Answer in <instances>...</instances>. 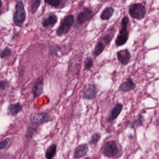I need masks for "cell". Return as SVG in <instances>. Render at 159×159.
<instances>
[{
  "instance_id": "obj_1",
  "label": "cell",
  "mask_w": 159,
  "mask_h": 159,
  "mask_svg": "<svg viewBox=\"0 0 159 159\" xmlns=\"http://www.w3.org/2000/svg\"><path fill=\"white\" fill-rule=\"evenodd\" d=\"M128 22L129 19L127 17H124L123 18L121 23V27L115 40V45L117 47L122 46L128 41L129 34L127 31V26Z\"/></svg>"
},
{
  "instance_id": "obj_2",
  "label": "cell",
  "mask_w": 159,
  "mask_h": 159,
  "mask_svg": "<svg viewBox=\"0 0 159 159\" xmlns=\"http://www.w3.org/2000/svg\"><path fill=\"white\" fill-rule=\"evenodd\" d=\"M26 12L23 2L21 1L17 2L15 12L13 16V21L16 25L21 27L26 19Z\"/></svg>"
},
{
  "instance_id": "obj_3",
  "label": "cell",
  "mask_w": 159,
  "mask_h": 159,
  "mask_svg": "<svg viewBox=\"0 0 159 159\" xmlns=\"http://www.w3.org/2000/svg\"><path fill=\"white\" fill-rule=\"evenodd\" d=\"M74 22V18L73 15H69L65 17L56 30V35L61 36L67 34L70 31Z\"/></svg>"
},
{
  "instance_id": "obj_4",
  "label": "cell",
  "mask_w": 159,
  "mask_h": 159,
  "mask_svg": "<svg viewBox=\"0 0 159 159\" xmlns=\"http://www.w3.org/2000/svg\"><path fill=\"white\" fill-rule=\"evenodd\" d=\"M129 13L134 19L142 20L145 17L146 9L145 6L142 4H135L130 6Z\"/></svg>"
},
{
  "instance_id": "obj_5",
  "label": "cell",
  "mask_w": 159,
  "mask_h": 159,
  "mask_svg": "<svg viewBox=\"0 0 159 159\" xmlns=\"http://www.w3.org/2000/svg\"><path fill=\"white\" fill-rule=\"evenodd\" d=\"M51 119H52L51 115L47 113L34 112L31 113L30 116V121L32 124L34 125L46 123L47 122L51 121Z\"/></svg>"
},
{
  "instance_id": "obj_6",
  "label": "cell",
  "mask_w": 159,
  "mask_h": 159,
  "mask_svg": "<svg viewBox=\"0 0 159 159\" xmlns=\"http://www.w3.org/2000/svg\"><path fill=\"white\" fill-rule=\"evenodd\" d=\"M98 93L97 86L95 83H89L85 86L82 91V98L93 100L96 97Z\"/></svg>"
},
{
  "instance_id": "obj_7",
  "label": "cell",
  "mask_w": 159,
  "mask_h": 159,
  "mask_svg": "<svg viewBox=\"0 0 159 159\" xmlns=\"http://www.w3.org/2000/svg\"><path fill=\"white\" fill-rule=\"evenodd\" d=\"M44 81L42 76L38 77L35 80L32 86V94L35 99L39 97L43 93L44 90Z\"/></svg>"
},
{
  "instance_id": "obj_8",
  "label": "cell",
  "mask_w": 159,
  "mask_h": 159,
  "mask_svg": "<svg viewBox=\"0 0 159 159\" xmlns=\"http://www.w3.org/2000/svg\"><path fill=\"white\" fill-rule=\"evenodd\" d=\"M118 153V147L115 141L112 140L106 144L103 150V154L106 156L114 157L117 155Z\"/></svg>"
},
{
  "instance_id": "obj_9",
  "label": "cell",
  "mask_w": 159,
  "mask_h": 159,
  "mask_svg": "<svg viewBox=\"0 0 159 159\" xmlns=\"http://www.w3.org/2000/svg\"><path fill=\"white\" fill-rule=\"evenodd\" d=\"M117 57L119 62L122 65H127L131 59L132 55L129 50L125 48L117 52Z\"/></svg>"
},
{
  "instance_id": "obj_10",
  "label": "cell",
  "mask_w": 159,
  "mask_h": 159,
  "mask_svg": "<svg viewBox=\"0 0 159 159\" xmlns=\"http://www.w3.org/2000/svg\"><path fill=\"white\" fill-rule=\"evenodd\" d=\"M123 105L121 103H117L111 109L107 118V121L111 122L118 117L122 111Z\"/></svg>"
},
{
  "instance_id": "obj_11",
  "label": "cell",
  "mask_w": 159,
  "mask_h": 159,
  "mask_svg": "<svg viewBox=\"0 0 159 159\" xmlns=\"http://www.w3.org/2000/svg\"><path fill=\"white\" fill-rule=\"evenodd\" d=\"M93 10L90 8H85L84 11L80 12L77 17V23L79 25H82L88 21L93 16Z\"/></svg>"
},
{
  "instance_id": "obj_12",
  "label": "cell",
  "mask_w": 159,
  "mask_h": 159,
  "mask_svg": "<svg viewBox=\"0 0 159 159\" xmlns=\"http://www.w3.org/2000/svg\"><path fill=\"white\" fill-rule=\"evenodd\" d=\"M136 84L132 78L129 77L121 83L119 87V91L121 92L127 93L134 90L136 88Z\"/></svg>"
},
{
  "instance_id": "obj_13",
  "label": "cell",
  "mask_w": 159,
  "mask_h": 159,
  "mask_svg": "<svg viewBox=\"0 0 159 159\" xmlns=\"http://www.w3.org/2000/svg\"><path fill=\"white\" fill-rule=\"evenodd\" d=\"M23 110V106L20 102L10 103L8 108V114L9 115L15 117Z\"/></svg>"
},
{
  "instance_id": "obj_14",
  "label": "cell",
  "mask_w": 159,
  "mask_h": 159,
  "mask_svg": "<svg viewBox=\"0 0 159 159\" xmlns=\"http://www.w3.org/2000/svg\"><path fill=\"white\" fill-rule=\"evenodd\" d=\"M58 22L57 16L54 14L51 13L49 14L46 18H44L42 22V25L43 27L47 28L50 26L54 25Z\"/></svg>"
},
{
  "instance_id": "obj_15",
  "label": "cell",
  "mask_w": 159,
  "mask_h": 159,
  "mask_svg": "<svg viewBox=\"0 0 159 159\" xmlns=\"http://www.w3.org/2000/svg\"><path fill=\"white\" fill-rule=\"evenodd\" d=\"M88 150V147L87 144H84L77 146L74 152V157L80 158L86 155Z\"/></svg>"
},
{
  "instance_id": "obj_16",
  "label": "cell",
  "mask_w": 159,
  "mask_h": 159,
  "mask_svg": "<svg viewBox=\"0 0 159 159\" xmlns=\"http://www.w3.org/2000/svg\"><path fill=\"white\" fill-rule=\"evenodd\" d=\"M106 46L102 41H98L97 42L93 52V56H94L95 58H96L97 57L102 53Z\"/></svg>"
},
{
  "instance_id": "obj_17",
  "label": "cell",
  "mask_w": 159,
  "mask_h": 159,
  "mask_svg": "<svg viewBox=\"0 0 159 159\" xmlns=\"http://www.w3.org/2000/svg\"><path fill=\"white\" fill-rule=\"evenodd\" d=\"M113 12L114 9L113 8L111 7L106 8L101 14V19L102 20H109L113 16Z\"/></svg>"
},
{
  "instance_id": "obj_18",
  "label": "cell",
  "mask_w": 159,
  "mask_h": 159,
  "mask_svg": "<svg viewBox=\"0 0 159 159\" xmlns=\"http://www.w3.org/2000/svg\"><path fill=\"white\" fill-rule=\"evenodd\" d=\"M56 151V145L53 144L48 147L46 151V158L47 159H52L54 157Z\"/></svg>"
},
{
  "instance_id": "obj_19",
  "label": "cell",
  "mask_w": 159,
  "mask_h": 159,
  "mask_svg": "<svg viewBox=\"0 0 159 159\" xmlns=\"http://www.w3.org/2000/svg\"><path fill=\"white\" fill-rule=\"evenodd\" d=\"M144 120H145L144 117L142 114H138L132 122H131L130 124L131 127L134 128L135 126H139L142 125L143 123Z\"/></svg>"
},
{
  "instance_id": "obj_20",
  "label": "cell",
  "mask_w": 159,
  "mask_h": 159,
  "mask_svg": "<svg viewBox=\"0 0 159 159\" xmlns=\"http://www.w3.org/2000/svg\"><path fill=\"white\" fill-rule=\"evenodd\" d=\"M93 60L90 56H87L84 61V70L89 71L93 65Z\"/></svg>"
},
{
  "instance_id": "obj_21",
  "label": "cell",
  "mask_w": 159,
  "mask_h": 159,
  "mask_svg": "<svg viewBox=\"0 0 159 159\" xmlns=\"http://www.w3.org/2000/svg\"><path fill=\"white\" fill-rule=\"evenodd\" d=\"M41 0H31L30 1V6L32 13L34 14L36 13L39 7L41 4Z\"/></svg>"
},
{
  "instance_id": "obj_22",
  "label": "cell",
  "mask_w": 159,
  "mask_h": 159,
  "mask_svg": "<svg viewBox=\"0 0 159 159\" xmlns=\"http://www.w3.org/2000/svg\"><path fill=\"white\" fill-rule=\"evenodd\" d=\"M12 55V50L11 48L6 47L2 50L1 53V58L2 59L10 57Z\"/></svg>"
},
{
  "instance_id": "obj_23",
  "label": "cell",
  "mask_w": 159,
  "mask_h": 159,
  "mask_svg": "<svg viewBox=\"0 0 159 159\" xmlns=\"http://www.w3.org/2000/svg\"><path fill=\"white\" fill-rule=\"evenodd\" d=\"M38 130V127H34L33 126H31L28 127L27 129V131L26 134V136L28 138H31L33 136L34 134L36 133Z\"/></svg>"
},
{
  "instance_id": "obj_24",
  "label": "cell",
  "mask_w": 159,
  "mask_h": 159,
  "mask_svg": "<svg viewBox=\"0 0 159 159\" xmlns=\"http://www.w3.org/2000/svg\"><path fill=\"white\" fill-rule=\"evenodd\" d=\"M61 0H44V1L51 7H56L60 4Z\"/></svg>"
},
{
  "instance_id": "obj_25",
  "label": "cell",
  "mask_w": 159,
  "mask_h": 159,
  "mask_svg": "<svg viewBox=\"0 0 159 159\" xmlns=\"http://www.w3.org/2000/svg\"><path fill=\"white\" fill-rule=\"evenodd\" d=\"M9 87V83L7 80H1L0 81V89L1 90H5Z\"/></svg>"
},
{
  "instance_id": "obj_26",
  "label": "cell",
  "mask_w": 159,
  "mask_h": 159,
  "mask_svg": "<svg viewBox=\"0 0 159 159\" xmlns=\"http://www.w3.org/2000/svg\"><path fill=\"white\" fill-rule=\"evenodd\" d=\"M100 139V135L97 133L94 134L92 136L91 140H90V143L92 144H95L97 143L99 140Z\"/></svg>"
},
{
  "instance_id": "obj_27",
  "label": "cell",
  "mask_w": 159,
  "mask_h": 159,
  "mask_svg": "<svg viewBox=\"0 0 159 159\" xmlns=\"http://www.w3.org/2000/svg\"><path fill=\"white\" fill-rule=\"evenodd\" d=\"M112 38H113L111 37V36L110 35H105L104 37L103 38L102 40L104 42H102L104 43L106 46L111 42L112 41Z\"/></svg>"
},
{
  "instance_id": "obj_28",
  "label": "cell",
  "mask_w": 159,
  "mask_h": 159,
  "mask_svg": "<svg viewBox=\"0 0 159 159\" xmlns=\"http://www.w3.org/2000/svg\"><path fill=\"white\" fill-rule=\"evenodd\" d=\"M9 141H10V139L9 138L6 139L4 140H2V142H1V146H0L1 149H4L5 148Z\"/></svg>"
},
{
  "instance_id": "obj_29",
  "label": "cell",
  "mask_w": 159,
  "mask_h": 159,
  "mask_svg": "<svg viewBox=\"0 0 159 159\" xmlns=\"http://www.w3.org/2000/svg\"><path fill=\"white\" fill-rule=\"evenodd\" d=\"M19 36V35L17 34V33H15L14 35L12 37V41H15L17 39L18 37Z\"/></svg>"
},
{
  "instance_id": "obj_30",
  "label": "cell",
  "mask_w": 159,
  "mask_h": 159,
  "mask_svg": "<svg viewBox=\"0 0 159 159\" xmlns=\"http://www.w3.org/2000/svg\"><path fill=\"white\" fill-rule=\"evenodd\" d=\"M90 159V158H89V157H88V158H85V159Z\"/></svg>"
}]
</instances>
